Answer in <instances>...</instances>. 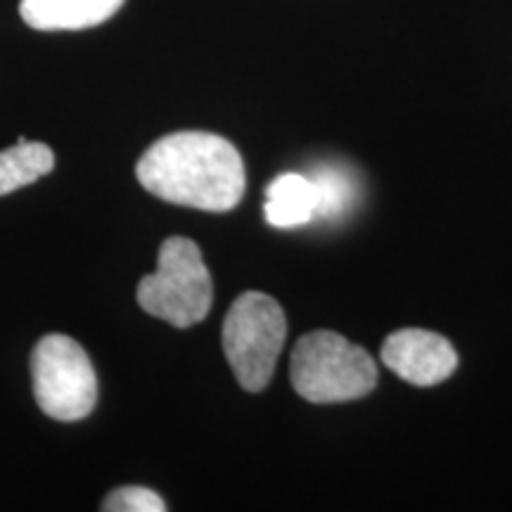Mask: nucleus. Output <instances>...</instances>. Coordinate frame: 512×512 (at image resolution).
I'll use <instances>...</instances> for the list:
<instances>
[{
  "mask_svg": "<svg viewBox=\"0 0 512 512\" xmlns=\"http://www.w3.org/2000/svg\"><path fill=\"white\" fill-rule=\"evenodd\" d=\"M136 176L159 200L216 214L238 207L247 188L238 147L207 131L159 138L140 157Z\"/></svg>",
  "mask_w": 512,
  "mask_h": 512,
  "instance_id": "1",
  "label": "nucleus"
},
{
  "mask_svg": "<svg viewBox=\"0 0 512 512\" xmlns=\"http://www.w3.org/2000/svg\"><path fill=\"white\" fill-rule=\"evenodd\" d=\"M292 387L311 403H344L368 396L377 384V366L366 349L332 330H313L294 344Z\"/></svg>",
  "mask_w": 512,
  "mask_h": 512,
  "instance_id": "2",
  "label": "nucleus"
},
{
  "mask_svg": "<svg viewBox=\"0 0 512 512\" xmlns=\"http://www.w3.org/2000/svg\"><path fill=\"white\" fill-rule=\"evenodd\" d=\"M211 302L214 285L200 247L188 238H166L159 247L157 271L138 285L140 309L185 330L207 318Z\"/></svg>",
  "mask_w": 512,
  "mask_h": 512,
  "instance_id": "3",
  "label": "nucleus"
},
{
  "mask_svg": "<svg viewBox=\"0 0 512 512\" xmlns=\"http://www.w3.org/2000/svg\"><path fill=\"white\" fill-rule=\"evenodd\" d=\"M287 318L283 306L264 292H245L223 320V351L247 392H264L285 347Z\"/></svg>",
  "mask_w": 512,
  "mask_h": 512,
  "instance_id": "4",
  "label": "nucleus"
},
{
  "mask_svg": "<svg viewBox=\"0 0 512 512\" xmlns=\"http://www.w3.org/2000/svg\"><path fill=\"white\" fill-rule=\"evenodd\" d=\"M34 396L41 411L60 422L88 418L98 401V377L76 339L46 335L31 356Z\"/></svg>",
  "mask_w": 512,
  "mask_h": 512,
  "instance_id": "5",
  "label": "nucleus"
},
{
  "mask_svg": "<svg viewBox=\"0 0 512 512\" xmlns=\"http://www.w3.org/2000/svg\"><path fill=\"white\" fill-rule=\"evenodd\" d=\"M382 363L415 387H437L458 368V354L453 344L437 332L406 328L384 339Z\"/></svg>",
  "mask_w": 512,
  "mask_h": 512,
  "instance_id": "6",
  "label": "nucleus"
},
{
  "mask_svg": "<svg viewBox=\"0 0 512 512\" xmlns=\"http://www.w3.org/2000/svg\"><path fill=\"white\" fill-rule=\"evenodd\" d=\"M124 0H22L19 15L38 31H79L107 22Z\"/></svg>",
  "mask_w": 512,
  "mask_h": 512,
  "instance_id": "7",
  "label": "nucleus"
},
{
  "mask_svg": "<svg viewBox=\"0 0 512 512\" xmlns=\"http://www.w3.org/2000/svg\"><path fill=\"white\" fill-rule=\"evenodd\" d=\"M264 216L273 228H297L318 216V190L311 176L283 174L266 188Z\"/></svg>",
  "mask_w": 512,
  "mask_h": 512,
  "instance_id": "8",
  "label": "nucleus"
},
{
  "mask_svg": "<svg viewBox=\"0 0 512 512\" xmlns=\"http://www.w3.org/2000/svg\"><path fill=\"white\" fill-rule=\"evenodd\" d=\"M53 166L55 155L46 143H29L22 138L17 145L0 152V197L48 176Z\"/></svg>",
  "mask_w": 512,
  "mask_h": 512,
  "instance_id": "9",
  "label": "nucleus"
},
{
  "mask_svg": "<svg viewBox=\"0 0 512 512\" xmlns=\"http://www.w3.org/2000/svg\"><path fill=\"white\" fill-rule=\"evenodd\" d=\"M311 181L318 190V216L316 219L335 221L342 219L358 200L356 178L344 166L320 164L313 169Z\"/></svg>",
  "mask_w": 512,
  "mask_h": 512,
  "instance_id": "10",
  "label": "nucleus"
},
{
  "mask_svg": "<svg viewBox=\"0 0 512 512\" xmlns=\"http://www.w3.org/2000/svg\"><path fill=\"white\" fill-rule=\"evenodd\" d=\"M102 510L107 512H164L166 503L162 496L155 494L145 486H121L112 491L102 503Z\"/></svg>",
  "mask_w": 512,
  "mask_h": 512,
  "instance_id": "11",
  "label": "nucleus"
}]
</instances>
